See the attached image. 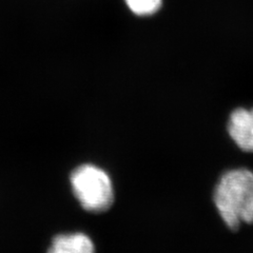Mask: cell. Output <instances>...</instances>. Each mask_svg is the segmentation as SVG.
<instances>
[{
  "label": "cell",
  "mask_w": 253,
  "mask_h": 253,
  "mask_svg": "<svg viewBox=\"0 0 253 253\" xmlns=\"http://www.w3.org/2000/svg\"><path fill=\"white\" fill-rule=\"evenodd\" d=\"M47 253H95V247L84 233H66L54 237Z\"/></svg>",
  "instance_id": "277c9868"
},
{
  "label": "cell",
  "mask_w": 253,
  "mask_h": 253,
  "mask_svg": "<svg viewBox=\"0 0 253 253\" xmlns=\"http://www.w3.org/2000/svg\"><path fill=\"white\" fill-rule=\"evenodd\" d=\"M71 186L82 207L90 212L107 211L114 201L112 181L94 165H83L71 174Z\"/></svg>",
  "instance_id": "7a4b0ae2"
},
{
  "label": "cell",
  "mask_w": 253,
  "mask_h": 253,
  "mask_svg": "<svg viewBox=\"0 0 253 253\" xmlns=\"http://www.w3.org/2000/svg\"><path fill=\"white\" fill-rule=\"evenodd\" d=\"M228 132L240 149L253 152V109H236L230 115Z\"/></svg>",
  "instance_id": "3957f363"
},
{
  "label": "cell",
  "mask_w": 253,
  "mask_h": 253,
  "mask_svg": "<svg viewBox=\"0 0 253 253\" xmlns=\"http://www.w3.org/2000/svg\"><path fill=\"white\" fill-rule=\"evenodd\" d=\"M129 9L138 16H149L160 10L162 0H125Z\"/></svg>",
  "instance_id": "5b68a950"
},
{
  "label": "cell",
  "mask_w": 253,
  "mask_h": 253,
  "mask_svg": "<svg viewBox=\"0 0 253 253\" xmlns=\"http://www.w3.org/2000/svg\"><path fill=\"white\" fill-rule=\"evenodd\" d=\"M214 203L225 224L232 229L253 223V171L235 169L220 177Z\"/></svg>",
  "instance_id": "6da1fadb"
}]
</instances>
